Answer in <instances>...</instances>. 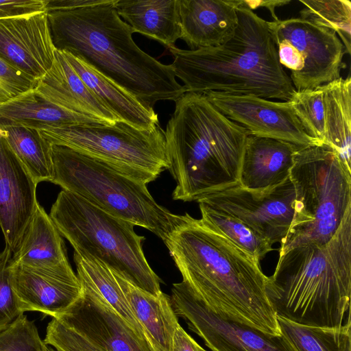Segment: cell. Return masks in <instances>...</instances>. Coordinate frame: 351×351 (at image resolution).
Masks as SVG:
<instances>
[{
	"mask_svg": "<svg viewBox=\"0 0 351 351\" xmlns=\"http://www.w3.org/2000/svg\"><path fill=\"white\" fill-rule=\"evenodd\" d=\"M182 280L215 313L280 335L260 263L188 213L164 241Z\"/></svg>",
	"mask_w": 351,
	"mask_h": 351,
	"instance_id": "1",
	"label": "cell"
},
{
	"mask_svg": "<svg viewBox=\"0 0 351 351\" xmlns=\"http://www.w3.org/2000/svg\"><path fill=\"white\" fill-rule=\"evenodd\" d=\"M116 0L73 10L47 12L57 51L81 60L145 105L176 101L186 93L171 64H164L141 49L133 29L117 14Z\"/></svg>",
	"mask_w": 351,
	"mask_h": 351,
	"instance_id": "2",
	"label": "cell"
},
{
	"mask_svg": "<svg viewBox=\"0 0 351 351\" xmlns=\"http://www.w3.org/2000/svg\"><path fill=\"white\" fill-rule=\"evenodd\" d=\"M165 133L169 171L183 202L239 185L248 132L222 114L205 95L185 93L175 101Z\"/></svg>",
	"mask_w": 351,
	"mask_h": 351,
	"instance_id": "3",
	"label": "cell"
},
{
	"mask_svg": "<svg viewBox=\"0 0 351 351\" xmlns=\"http://www.w3.org/2000/svg\"><path fill=\"white\" fill-rule=\"evenodd\" d=\"M233 37L217 47L194 50L168 48L171 66L186 93L216 92L287 101L295 92L280 63L268 23L241 0Z\"/></svg>",
	"mask_w": 351,
	"mask_h": 351,
	"instance_id": "4",
	"label": "cell"
},
{
	"mask_svg": "<svg viewBox=\"0 0 351 351\" xmlns=\"http://www.w3.org/2000/svg\"><path fill=\"white\" fill-rule=\"evenodd\" d=\"M265 292L276 316L291 322L325 328L351 323V207L328 243L279 255Z\"/></svg>",
	"mask_w": 351,
	"mask_h": 351,
	"instance_id": "5",
	"label": "cell"
},
{
	"mask_svg": "<svg viewBox=\"0 0 351 351\" xmlns=\"http://www.w3.org/2000/svg\"><path fill=\"white\" fill-rule=\"evenodd\" d=\"M53 179L62 190L104 211L145 228L165 241L184 215L158 204L147 184L102 160L52 145Z\"/></svg>",
	"mask_w": 351,
	"mask_h": 351,
	"instance_id": "6",
	"label": "cell"
},
{
	"mask_svg": "<svg viewBox=\"0 0 351 351\" xmlns=\"http://www.w3.org/2000/svg\"><path fill=\"white\" fill-rule=\"evenodd\" d=\"M289 178L293 215L279 255L298 245L328 243L351 207V169L329 145L299 148Z\"/></svg>",
	"mask_w": 351,
	"mask_h": 351,
	"instance_id": "7",
	"label": "cell"
},
{
	"mask_svg": "<svg viewBox=\"0 0 351 351\" xmlns=\"http://www.w3.org/2000/svg\"><path fill=\"white\" fill-rule=\"evenodd\" d=\"M49 216L75 252L91 256L150 294L162 293L160 279L143 252L145 238L136 233L134 224L65 190L59 193Z\"/></svg>",
	"mask_w": 351,
	"mask_h": 351,
	"instance_id": "8",
	"label": "cell"
},
{
	"mask_svg": "<svg viewBox=\"0 0 351 351\" xmlns=\"http://www.w3.org/2000/svg\"><path fill=\"white\" fill-rule=\"evenodd\" d=\"M51 144L102 160L147 184L168 169L165 131L126 123H88L40 131Z\"/></svg>",
	"mask_w": 351,
	"mask_h": 351,
	"instance_id": "9",
	"label": "cell"
},
{
	"mask_svg": "<svg viewBox=\"0 0 351 351\" xmlns=\"http://www.w3.org/2000/svg\"><path fill=\"white\" fill-rule=\"evenodd\" d=\"M281 65L295 90L314 89L341 77L346 53L333 31L300 18L267 22Z\"/></svg>",
	"mask_w": 351,
	"mask_h": 351,
	"instance_id": "10",
	"label": "cell"
},
{
	"mask_svg": "<svg viewBox=\"0 0 351 351\" xmlns=\"http://www.w3.org/2000/svg\"><path fill=\"white\" fill-rule=\"evenodd\" d=\"M295 191L287 178L264 189L235 186L204 195L196 200L234 217L271 245L284 243L293 219Z\"/></svg>",
	"mask_w": 351,
	"mask_h": 351,
	"instance_id": "11",
	"label": "cell"
},
{
	"mask_svg": "<svg viewBox=\"0 0 351 351\" xmlns=\"http://www.w3.org/2000/svg\"><path fill=\"white\" fill-rule=\"evenodd\" d=\"M169 296L176 315L184 319L212 351H295L282 335L221 317L183 280L173 285Z\"/></svg>",
	"mask_w": 351,
	"mask_h": 351,
	"instance_id": "12",
	"label": "cell"
},
{
	"mask_svg": "<svg viewBox=\"0 0 351 351\" xmlns=\"http://www.w3.org/2000/svg\"><path fill=\"white\" fill-rule=\"evenodd\" d=\"M208 101L249 134L285 141L300 147L322 143L310 137L288 101L216 92L204 93Z\"/></svg>",
	"mask_w": 351,
	"mask_h": 351,
	"instance_id": "13",
	"label": "cell"
},
{
	"mask_svg": "<svg viewBox=\"0 0 351 351\" xmlns=\"http://www.w3.org/2000/svg\"><path fill=\"white\" fill-rule=\"evenodd\" d=\"M96 344L103 351H153L121 316L82 286V293L64 313L54 317Z\"/></svg>",
	"mask_w": 351,
	"mask_h": 351,
	"instance_id": "14",
	"label": "cell"
},
{
	"mask_svg": "<svg viewBox=\"0 0 351 351\" xmlns=\"http://www.w3.org/2000/svg\"><path fill=\"white\" fill-rule=\"evenodd\" d=\"M56 50L47 11L0 19V58L33 80L51 68Z\"/></svg>",
	"mask_w": 351,
	"mask_h": 351,
	"instance_id": "15",
	"label": "cell"
},
{
	"mask_svg": "<svg viewBox=\"0 0 351 351\" xmlns=\"http://www.w3.org/2000/svg\"><path fill=\"white\" fill-rule=\"evenodd\" d=\"M12 286L22 313L39 311L56 317L81 296L82 285L71 265L46 271L10 265Z\"/></svg>",
	"mask_w": 351,
	"mask_h": 351,
	"instance_id": "16",
	"label": "cell"
},
{
	"mask_svg": "<svg viewBox=\"0 0 351 351\" xmlns=\"http://www.w3.org/2000/svg\"><path fill=\"white\" fill-rule=\"evenodd\" d=\"M37 184L0 136V228L12 252L38 204Z\"/></svg>",
	"mask_w": 351,
	"mask_h": 351,
	"instance_id": "17",
	"label": "cell"
},
{
	"mask_svg": "<svg viewBox=\"0 0 351 351\" xmlns=\"http://www.w3.org/2000/svg\"><path fill=\"white\" fill-rule=\"evenodd\" d=\"M239 0H179L181 38L191 50L221 45L238 26Z\"/></svg>",
	"mask_w": 351,
	"mask_h": 351,
	"instance_id": "18",
	"label": "cell"
},
{
	"mask_svg": "<svg viewBox=\"0 0 351 351\" xmlns=\"http://www.w3.org/2000/svg\"><path fill=\"white\" fill-rule=\"evenodd\" d=\"M34 90L69 111L108 124L120 121L82 81L61 51L56 50L51 68L37 81Z\"/></svg>",
	"mask_w": 351,
	"mask_h": 351,
	"instance_id": "19",
	"label": "cell"
},
{
	"mask_svg": "<svg viewBox=\"0 0 351 351\" xmlns=\"http://www.w3.org/2000/svg\"><path fill=\"white\" fill-rule=\"evenodd\" d=\"M302 147L291 143L249 134L241 162L239 185L260 190L289 178L296 152Z\"/></svg>",
	"mask_w": 351,
	"mask_h": 351,
	"instance_id": "20",
	"label": "cell"
},
{
	"mask_svg": "<svg viewBox=\"0 0 351 351\" xmlns=\"http://www.w3.org/2000/svg\"><path fill=\"white\" fill-rule=\"evenodd\" d=\"M12 264L53 271L69 265L62 235L39 204L12 252Z\"/></svg>",
	"mask_w": 351,
	"mask_h": 351,
	"instance_id": "21",
	"label": "cell"
},
{
	"mask_svg": "<svg viewBox=\"0 0 351 351\" xmlns=\"http://www.w3.org/2000/svg\"><path fill=\"white\" fill-rule=\"evenodd\" d=\"M113 272L151 346L158 351H171L173 335L180 324L170 296L163 292L157 296L150 294Z\"/></svg>",
	"mask_w": 351,
	"mask_h": 351,
	"instance_id": "22",
	"label": "cell"
},
{
	"mask_svg": "<svg viewBox=\"0 0 351 351\" xmlns=\"http://www.w3.org/2000/svg\"><path fill=\"white\" fill-rule=\"evenodd\" d=\"M88 123L108 124L62 108L40 96L34 88L0 105V127L22 126L42 131Z\"/></svg>",
	"mask_w": 351,
	"mask_h": 351,
	"instance_id": "23",
	"label": "cell"
},
{
	"mask_svg": "<svg viewBox=\"0 0 351 351\" xmlns=\"http://www.w3.org/2000/svg\"><path fill=\"white\" fill-rule=\"evenodd\" d=\"M62 53L82 81L120 121L140 130H149L159 124L153 108L145 105L81 60Z\"/></svg>",
	"mask_w": 351,
	"mask_h": 351,
	"instance_id": "24",
	"label": "cell"
},
{
	"mask_svg": "<svg viewBox=\"0 0 351 351\" xmlns=\"http://www.w3.org/2000/svg\"><path fill=\"white\" fill-rule=\"evenodd\" d=\"M114 7L134 32L167 48L181 38L179 0H116Z\"/></svg>",
	"mask_w": 351,
	"mask_h": 351,
	"instance_id": "25",
	"label": "cell"
},
{
	"mask_svg": "<svg viewBox=\"0 0 351 351\" xmlns=\"http://www.w3.org/2000/svg\"><path fill=\"white\" fill-rule=\"evenodd\" d=\"M325 144L329 145L351 169V77H340L323 85Z\"/></svg>",
	"mask_w": 351,
	"mask_h": 351,
	"instance_id": "26",
	"label": "cell"
},
{
	"mask_svg": "<svg viewBox=\"0 0 351 351\" xmlns=\"http://www.w3.org/2000/svg\"><path fill=\"white\" fill-rule=\"evenodd\" d=\"M77 276L82 285L125 319L146 339L144 331L133 315L124 293L112 269L90 255L74 252ZM148 341V340H147Z\"/></svg>",
	"mask_w": 351,
	"mask_h": 351,
	"instance_id": "27",
	"label": "cell"
},
{
	"mask_svg": "<svg viewBox=\"0 0 351 351\" xmlns=\"http://www.w3.org/2000/svg\"><path fill=\"white\" fill-rule=\"evenodd\" d=\"M3 138L35 182H51L53 162L51 144L40 131L22 126H1Z\"/></svg>",
	"mask_w": 351,
	"mask_h": 351,
	"instance_id": "28",
	"label": "cell"
},
{
	"mask_svg": "<svg viewBox=\"0 0 351 351\" xmlns=\"http://www.w3.org/2000/svg\"><path fill=\"white\" fill-rule=\"evenodd\" d=\"M280 334L295 351H351V323L336 328L300 324L277 316Z\"/></svg>",
	"mask_w": 351,
	"mask_h": 351,
	"instance_id": "29",
	"label": "cell"
},
{
	"mask_svg": "<svg viewBox=\"0 0 351 351\" xmlns=\"http://www.w3.org/2000/svg\"><path fill=\"white\" fill-rule=\"evenodd\" d=\"M198 204L202 222L227 238L256 263H260L266 254L274 250L267 240L258 236L241 221L204 204Z\"/></svg>",
	"mask_w": 351,
	"mask_h": 351,
	"instance_id": "30",
	"label": "cell"
},
{
	"mask_svg": "<svg viewBox=\"0 0 351 351\" xmlns=\"http://www.w3.org/2000/svg\"><path fill=\"white\" fill-rule=\"evenodd\" d=\"M304 8L300 18L313 24L329 29L337 34L350 53L351 2L348 0L300 1Z\"/></svg>",
	"mask_w": 351,
	"mask_h": 351,
	"instance_id": "31",
	"label": "cell"
},
{
	"mask_svg": "<svg viewBox=\"0 0 351 351\" xmlns=\"http://www.w3.org/2000/svg\"><path fill=\"white\" fill-rule=\"evenodd\" d=\"M306 134L321 143L325 137V105L323 85L295 90L287 101Z\"/></svg>",
	"mask_w": 351,
	"mask_h": 351,
	"instance_id": "32",
	"label": "cell"
},
{
	"mask_svg": "<svg viewBox=\"0 0 351 351\" xmlns=\"http://www.w3.org/2000/svg\"><path fill=\"white\" fill-rule=\"evenodd\" d=\"M47 346L23 313L0 330V351H46Z\"/></svg>",
	"mask_w": 351,
	"mask_h": 351,
	"instance_id": "33",
	"label": "cell"
},
{
	"mask_svg": "<svg viewBox=\"0 0 351 351\" xmlns=\"http://www.w3.org/2000/svg\"><path fill=\"white\" fill-rule=\"evenodd\" d=\"M12 252L5 245L0 252V330L23 314L12 286L10 265Z\"/></svg>",
	"mask_w": 351,
	"mask_h": 351,
	"instance_id": "34",
	"label": "cell"
},
{
	"mask_svg": "<svg viewBox=\"0 0 351 351\" xmlns=\"http://www.w3.org/2000/svg\"><path fill=\"white\" fill-rule=\"evenodd\" d=\"M44 343L53 346L57 351H103L86 337L54 317L47 325Z\"/></svg>",
	"mask_w": 351,
	"mask_h": 351,
	"instance_id": "35",
	"label": "cell"
},
{
	"mask_svg": "<svg viewBox=\"0 0 351 351\" xmlns=\"http://www.w3.org/2000/svg\"><path fill=\"white\" fill-rule=\"evenodd\" d=\"M37 81L0 58V105L34 88Z\"/></svg>",
	"mask_w": 351,
	"mask_h": 351,
	"instance_id": "36",
	"label": "cell"
},
{
	"mask_svg": "<svg viewBox=\"0 0 351 351\" xmlns=\"http://www.w3.org/2000/svg\"><path fill=\"white\" fill-rule=\"evenodd\" d=\"M45 6L46 0L0 1V19L46 11Z\"/></svg>",
	"mask_w": 351,
	"mask_h": 351,
	"instance_id": "37",
	"label": "cell"
},
{
	"mask_svg": "<svg viewBox=\"0 0 351 351\" xmlns=\"http://www.w3.org/2000/svg\"><path fill=\"white\" fill-rule=\"evenodd\" d=\"M171 351H206L179 324L173 338Z\"/></svg>",
	"mask_w": 351,
	"mask_h": 351,
	"instance_id": "38",
	"label": "cell"
},
{
	"mask_svg": "<svg viewBox=\"0 0 351 351\" xmlns=\"http://www.w3.org/2000/svg\"><path fill=\"white\" fill-rule=\"evenodd\" d=\"M103 0H46L45 10H73L80 8L96 5Z\"/></svg>",
	"mask_w": 351,
	"mask_h": 351,
	"instance_id": "39",
	"label": "cell"
},
{
	"mask_svg": "<svg viewBox=\"0 0 351 351\" xmlns=\"http://www.w3.org/2000/svg\"><path fill=\"white\" fill-rule=\"evenodd\" d=\"M241 4L253 10L257 8L264 7L269 10L272 17L274 19V21H276L279 19L275 14V8L276 7L285 5L286 4L289 3L290 1H247V0H241Z\"/></svg>",
	"mask_w": 351,
	"mask_h": 351,
	"instance_id": "40",
	"label": "cell"
},
{
	"mask_svg": "<svg viewBox=\"0 0 351 351\" xmlns=\"http://www.w3.org/2000/svg\"><path fill=\"white\" fill-rule=\"evenodd\" d=\"M46 351H57V350H55L54 349H53L50 346H47V350Z\"/></svg>",
	"mask_w": 351,
	"mask_h": 351,
	"instance_id": "41",
	"label": "cell"
},
{
	"mask_svg": "<svg viewBox=\"0 0 351 351\" xmlns=\"http://www.w3.org/2000/svg\"><path fill=\"white\" fill-rule=\"evenodd\" d=\"M152 349H153V351H158V350H156V348H154V347H152Z\"/></svg>",
	"mask_w": 351,
	"mask_h": 351,
	"instance_id": "42",
	"label": "cell"
}]
</instances>
